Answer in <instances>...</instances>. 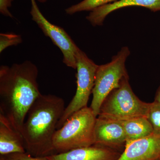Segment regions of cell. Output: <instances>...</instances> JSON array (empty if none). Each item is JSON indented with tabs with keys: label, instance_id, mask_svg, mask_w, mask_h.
I'll return each instance as SVG.
<instances>
[{
	"label": "cell",
	"instance_id": "obj_11",
	"mask_svg": "<svg viewBox=\"0 0 160 160\" xmlns=\"http://www.w3.org/2000/svg\"><path fill=\"white\" fill-rule=\"evenodd\" d=\"M132 6L145 7L153 12L160 11V0H118L93 9L86 19L92 26H101L107 15L112 12Z\"/></svg>",
	"mask_w": 160,
	"mask_h": 160
},
{
	"label": "cell",
	"instance_id": "obj_8",
	"mask_svg": "<svg viewBox=\"0 0 160 160\" xmlns=\"http://www.w3.org/2000/svg\"><path fill=\"white\" fill-rule=\"evenodd\" d=\"M94 136L95 145L118 151L126 146V134L122 125L119 121L97 117Z\"/></svg>",
	"mask_w": 160,
	"mask_h": 160
},
{
	"label": "cell",
	"instance_id": "obj_5",
	"mask_svg": "<svg viewBox=\"0 0 160 160\" xmlns=\"http://www.w3.org/2000/svg\"><path fill=\"white\" fill-rule=\"evenodd\" d=\"M130 54L128 47L125 46L112 57L111 62L98 66L90 106L96 116L98 115L101 106L107 96L120 86L123 78L129 76L125 63Z\"/></svg>",
	"mask_w": 160,
	"mask_h": 160
},
{
	"label": "cell",
	"instance_id": "obj_12",
	"mask_svg": "<svg viewBox=\"0 0 160 160\" xmlns=\"http://www.w3.org/2000/svg\"><path fill=\"white\" fill-rule=\"evenodd\" d=\"M22 135L12 126L2 115L0 114V154L5 155L25 151Z\"/></svg>",
	"mask_w": 160,
	"mask_h": 160
},
{
	"label": "cell",
	"instance_id": "obj_14",
	"mask_svg": "<svg viewBox=\"0 0 160 160\" xmlns=\"http://www.w3.org/2000/svg\"><path fill=\"white\" fill-rule=\"evenodd\" d=\"M118 0H83L66 9V14H74L80 12L92 11L100 6L116 2Z\"/></svg>",
	"mask_w": 160,
	"mask_h": 160
},
{
	"label": "cell",
	"instance_id": "obj_2",
	"mask_svg": "<svg viewBox=\"0 0 160 160\" xmlns=\"http://www.w3.org/2000/svg\"><path fill=\"white\" fill-rule=\"evenodd\" d=\"M66 107L62 98L41 94L26 115L21 134L25 147L33 156L53 154L52 139Z\"/></svg>",
	"mask_w": 160,
	"mask_h": 160
},
{
	"label": "cell",
	"instance_id": "obj_6",
	"mask_svg": "<svg viewBox=\"0 0 160 160\" xmlns=\"http://www.w3.org/2000/svg\"><path fill=\"white\" fill-rule=\"evenodd\" d=\"M77 90L74 96L65 108L57 126L60 129L74 112L87 107L89 97L94 87L96 73L98 65L79 49L76 57Z\"/></svg>",
	"mask_w": 160,
	"mask_h": 160
},
{
	"label": "cell",
	"instance_id": "obj_1",
	"mask_svg": "<svg viewBox=\"0 0 160 160\" xmlns=\"http://www.w3.org/2000/svg\"><path fill=\"white\" fill-rule=\"evenodd\" d=\"M38 69L29 61L0 67V114L21 133L26 115L42 93Z\"/></svg>",
	"mask_w": 160,
	"mask_h": 160
},
{
	"label": "cell",
	"instance_id": "obj_3",
	"mask_svg": "<svg viewBox=\"0 0 160 160\" xmlns=\"http://www.w3.org/2000/svg\"><path fill=\"white\" fill-rule=\"evenodd\" d=\"M97 118L88 106L74 112L56 131L52 139L53 151L62 153L94 145Z\"/></svg>",
	"mask_w": 160,
	"mask_h": 160
},
{
	"label": "cell",
	"instance_id": "obj_10",
	"mask_svg": "<svg viewBox=\"0 0 160 160\" xmlns=\"http://www.w3.org/2000/svg\"><path fill=\"white\" fill-rule=\"evenodd\" d=\"M121 154L118 150L94 144L45 157L47 160H117Z\"/></svg>",
	"mask_w": 160,
	"mask_h": 160
},
{
	"label": "cell",
	"instance_id": "obj_16",
	"mask_svg": "<svg viewBox=\"0 0 160 160\" xmlns=\"http://www.w3.org/2000/svg\"><path fill=\"white\" fill-rule=\"evenodd\" d=\"M22 42V39L20 35L14 33H1L0 34V52L6 48L12 46H16Z\"/></svg>",
	"mask_w": 160,
	"mask_h": 160
},
{
	"label": "cell",
	"instance_id": "obj_20",
	"mask_svg": "<svg viewBox=\"0 0 160 160\" xmlns=\"http://www.w3.org/2000/svg\"><path fill=\"white\" fill-rule=\"evenodd\" d=\"M37 1L39 2L44 3L46 2H47V1H49V0H37Z\"/></svg>",
	"mask_w": 160,
	"mask_h": 160
},
{
	"label": "cell",
	"instance_id": "obj_13",
	"mask_svg": "<svg viewBox=\"0 0 160 160\" xmlns=\"http://www.w3.org/2000/svg\"><path fill=\"white\" fill-rule=\"evenodd\" d=\"M119 122L122 125L126 134V146L132 142L146 138L153 133L152 126L146 117H140Z\"/></svg>",
	"mask_w": 160,
	"mask_h": 160
},
{
	"label": "cell",
	"instance_id": "obj_4",
	"mask_svg": "<svg viewBox=\"0 0 160 160\" xmlns=\"http://www.w3.org/2000/svg\"><path fill=\"white\" fill-rule=\"evenodd\" d=\"M149 105V103L141 101L135 94L128 76L123 78L120 86L112 90L104 100L98 117L118 121L147 117Z\"/></svg>",
	"mask_w": 160,
	"mask_h": 160
},
{
	"label": "cell",
	"instance_id": "obj_18",
	"mask_svg": "<svg viewBox=\"0 0 160 160\" xmlns=\"http://www.w3.org/2000/svg\"><path fill=\"white\" fill-rule=\"evenodd\" d=\"M13 0H0V12L5 16L13 18V16L9 11V8L12 6Z\"/></svg>",
	"mask_w": 160,
	"mask_h": 160
},
{
	"label": "cell",
	"instance_id": "obj_19",
	"mask_svg": "<svg viewBox=\"0 0 160 160\" xmlns=\"http://www.w3.org/2000/svg\"><path fill=\"white\" fill-rule=\"evenodd\" d=\"M154 101L160 103V86L158 88L155 96Z\"/></svg>",
	"mask_w": 160,
	"mask_h": 160
},
{
	"label": "cell",
	"instance_id": "obj_7",
	"mask_svg": "<svg viewBox=\"0 0 160 160\" xmlns=\"http://www.w3.org/2000/svg\"><path fill=\"white\" fill-rule=\"evenodd\" d=\"M30 13L32 19L37 24L45 36L61 50L63 54V62L73 69L77 68V55L79 48L69 35L62 27L49 22L40 11L36 0H30Z\"/></svg>",
	"mask_w": 160,
	"mask_h": 160
},
{
	"label": "cell",
	"instance_id": "obj_9",
	"mask_svg": "<svg viewBox=\"0 0 160 160\" xmlns=\"http://www.w3.org/2000/svg\"><path fill=\"white\" fill-rule=\"evenodd\" d=\"M117 160H160V134L153 133L129 143Z\"/></svg>",
	"mask_w": 160,
	"mask_h": 160
},
{
	"label": "cell",
	"instance_id": "obj_17",
	"mask_svg": "<svg viewBox=\"0 0 160 160\" xmlns=\"http://www.w3.org/2000/svg\"><path fill=\"white\" fill-rule=\"evenodd\" d=\"M0 160H47L45 157H35L26 152L14 153L1 156Z\"/></svg>",
	"mask_w": 160,
	"mask_h": 160
},
{
	"label": "cell",
	"instance_id": "obj_15",
	"mask_svg": "<svg viewBox=\"0 0 160 160\" xmlns=\"http://www.w3.org/2000/svg\"><path fill=\"white\" fill-rule=\"evenodd\" d=\"M147 118L153 128V133L160 134V103H149Z\"/></svg>",
	"mask_w": 160,
	"mask_h": 160
}]
</instances>
